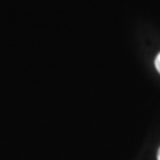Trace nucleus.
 Instances as JSON below:
<instances>
[{
    "label": "nucleus",
    "mask_w": 160,
    "mask_h": 160,
    "mask_svg": "<svg viewBox=\"0 0 160 160\" xmlns=\"http://www.w3.org/2000/svg\"><path fill=\"white\" fill-rule=\"evenodd\" d=\"M155 67L157 69V71L160 73V53L156 56V59H155Z\"/></svg>",
    "instance_id": "nucleus-1"
},
{
    "label": "nucleus",
    "mask_w": 160,
    "mask_h": 160,
    "mask_svg": "<svg viewBox=\"0 0 160 160\" xmlns=\"http://www.w3.org/2000/svg\"><path fill=\"white\" fill-rule=\"evenodd\" d=\"M157 159L160 160V149H159V151H158V155H157Z\"/></svg>",
    "instance_id": "nucleus-2"
}]
</instances>
